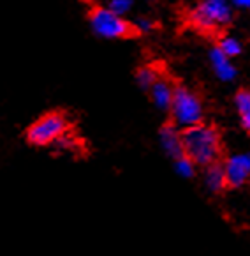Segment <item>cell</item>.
<instances>
[{
	"label": "cell",
	"instance_id": "obj_1",
	"mask_svg": "<svg viewBox=\"0 0 250 256\" xmlns=\"http://www.w3.org/2000/svg\"><path fill=\"white\" fill-rule=\"evenodd\" d=\"M183 154L194 161L198 168L221 161L222 158V140L213 126L205 122L182 129Z\"/></svg>",
	"mask_w": 250,
	"mask_h": 256
},
{
	"label": "cell",
	"instance_id": "obj_2",
	"mask_svg": "<svg viewBox=\"0 0 250 256\" xmlns=\"http://www.w3.org/2000/svg\"><path fill=\"white\" fill-rule=\"evenodd\" d=\"M168 112H171V124L178 129L191 128L205 120V108L199 96L182 85L175 87L173 90V99Z\"/></svg>",
	"mask_w": 250,
	"mask_h": 256
},
{
	"label": "cell",
	"instance_id": "obj_3",
	"mask_svg": "<svg viewBox=\"0 0 250 256\" xmlns=\"http://www.w3.org/2000/svg\"><path fill=\"white\" fill-rule=\"evenodd\" d=\"M67 131L69 120L64 113L49 112L26 129V140H28V144L35 145V147H48Z\"/></svg>",
	"mask_w": 250,
	"mask_h": 256
},
{
	"label": "cell",
	"instance_id": "obj_4",
	"mask_svg": "<svg viewBox=\"0 0 250 256\" xmlns=\"http://www.w3.org/2000/svg\"><path fill=\"white\" fill-rule=\"evenodd\" d=\"M233 18L229 0H201L191 12V22L203 30H213L217 26L228 25Z\"/></svg>",
	"mask_w": 250,
	"mask_h": 256
},
{
	"label": "cell",
	"instance_id": "obj_5",
	"mask_svg": "<svg viewBox=\"0 0 250 256\" xmlns=\"http://www.w3.org/2000/svg\"><path fill=\"white\" fill-rule=\"evenodd\" d=\"M90 26L102 39H120L127 38L132 32V26L125 22L123 16L115 14L106 8H95L90 12Z\"/></svg>",
	"mask_w": 250,
	"mask_h": 256
},
{
	"label": "cell",
	"instance_id": "obj_6",
	"mask_svg": "<svg viewBox=\"0 0 250 256\" xmlns=\"http://www.w3.org/2000/svg\"><path fill=\"white\" fill-rule=\"evenodd\" d=\"M222 162L226 174V182H228V189H235L240 191L245 186H249L250 178V154L249 152H235V154L228 156Z\"/></svg>",
	"mask_w": 250,
	"mask_h": 256
},
{
	"label": "cell",
	"instance_id": "obj_7",
	"mask_svg": "<svg viewBox=\"0 0 250 256\" xmlns=\"http://www.w3.org/2000/svg\"><path fill=\"white\" fill-rule=\"evenodd\" d=\"M159 142L164 150V154L171 159H176L183 156V145H182V129H178L173 124H166L159 132Z\"/></svg>",
	"mask_w": 250,
	"mask_h": 256
},
{
	"label": "cell",
	"instance_id": "obj_8",
	"mask_svg": "<svg viewBox=\"0 0 250 256\" xmlns=\"http://www.w3.org/2000/svg\"><path fill=\"white\" fill-rule=\"evenodd\" d=\"M203 184L210 194H222L228 189L226 174L221 161L212 162V164L203 168Z\"/></svg>",
	"mask_w": 250,
	"mask_h": 256
},
{
	"label": "cell",
	"instance_id": "obj_9",
	"mask_svg": "<svg viewBox=\"0 0 250 256\" xmlns=\"http://www.w3.org/2000/svg\"><path fill=\"white\" fill-rule=\"evenodd\" d=\"M210 62H212V68L215 71V76L221 82H233L236 78V68L231 62L228 55L221 52L219 48H213L210 52Z\"/></svg>",
	"mask_w": 250,
	"mask_h": 256
},
{
	"label": "cell",
	"instance_id": "obj_10",
	"mask_svg": "<svg viewBox=\"0 0 250 256\" xmlns=\"http://www.w3.org/2000/svg\"><path fill=\"white\" fill-rule=\"evenodd\" d=\"M150 96H152V101L155 104V108L161 110V112H168L169 104H171L173 99V90L175 87L171 85V82L164 78H157L152 83V87L148 88Z\"/></svg>",
	"mask_w": 250,
	"mask_h": 256
},
{
	"label": "cell",
	"instance_id": "obj_11",
	"mask_svg": "<svg viewBox=\"0 0 250 256\" xmlns=\"http://www.w3.org/2000/svg\"><path fill=\"white\" fill-rule=\"evenodd\" d=\"M235 104L238 110L240 120H242V128L245 131L250 129V92L249 90H240L235 96Z\"/></svg>",
	"mask_w": 250,
	"mask_h": 256
},
{
	"label": "cell",
	"instance_id": "obj_12",
	"mask_svg": "<svg viewBox=\"0 0 250 256\" xmlns=\"http://www.w3.org/2000/svg\"><path fill=\"white\" fill-rule=\"evenodd\" d=\"M173 168H175V174L182 178H187V180H191V178L196 177L198 174V166L194 164L192 159H189L185 154L180 156V158L173 159Z\"/></svg>",
	"mask_w": 250,
	"mask_h": 256
},
{
	"label": "cell",
	"instance_id": "obj_13",
	"mask_svg": "<svg viewBox=\"0 0 250 256\" xmlns=\"http://www.w3.org/2000/svg\"><path fill=\"white\" fill-rule=\"evenodd\" d=\"M217 48L221 50L224 55H228L229 58H235V56H238L240 53L243 52V44L240 39L233 38V36H226V38H222L221 41H219V46Z\"/></svg>",
	"mask_w": 250,
	"mask_h": 256
},
{
	"label": "cell",
	"instance_id": "obj_14",
	"mask_svg": "<svg viewBox=\"0 0 250 256\" xmlns=\"http://www.w3.org/2000/svg\"><path fill=\"white\" fill-rule=\"evenodd\" d=\"M136 80H138L139 87L148 90V88L152 87V83L157 80V71H155L153 68H150V66H146V68L139 69L138 74H136Z\"/></svg>",
	"mask_w": 250,
	"mask_h": 256
},
{
	"label": "cell",
	"instance_id": "obj_15",
	"mask_svg": "<svg viewBox=\"0 0 250 256\" xmlns=\"http://www.w3.org/2000/svg\"><path fill=\"white\" fill-rule=\"evenodd\" d=\"M108 9L118 16H125L132 9V0H109Z\"/></svg>",
	"mask_w": 250,
	"mask_h": 256
},
{
	"label": "cell",
	"instance_id": "obj_16",
	"mask_svg": "<svg viewBox=\"0 0 250 256\" xmlns=\"http://www.w3.org/2000/svg\"><path fill=\"white\" fill-rule=\"evenodd\" d=\"M136 30L138 32H148V30H152L153 28V23L150 22L148 18H138L136 20Z\"/></svg>",
	"mask_w": 250,
	"mask_h": 256
},
{
	"label": "cell",
	"instance_id": "obj_17",
	"mask_svg": "<svg viewBox=\"0 0 250 256\" xmlns=\"http://www.w3.org/2000/svg\"><path fill=\"white\" fill-rule=\"evenodd\" d=\"M233 4L240 9H249L250 8V0H233Z\"/></svg>",
	"mask_w": 250,
	"mask_h": 256
}]
</instances>
